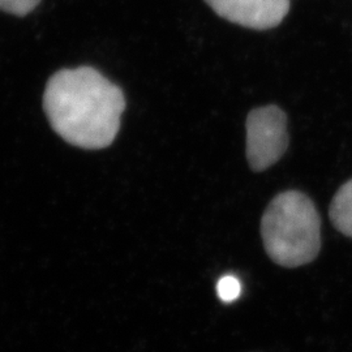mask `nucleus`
<instances>
[{
    "instance_id": "1",
    "label": "nucleus",
    "mask_w": 352,
    "mask_h": 352,
    "mask_svg": "<svg viewBox=\"0 0 352 352\" xmlns=\"http://www.w3.org/2000/svg\"><path fill=\"white\" fill-rule=\"evenodd\" d=\"M43 110L52 129L68 144L88 151L110 146L120 129L126 98L91 67L62 69L51 76Z\"/></svg>"
},
{
    "instance_id": "2",
    "label": "nucleus",
    "mask_w": 352,
    "mask_h": 352,
    "mask_svg": "<svg viewBox=\"0 0 352 352\" xmlns=\"http://www.w3.org/2000/svg\"><path fill=\"white\" fill-rule=\"evenodd\" d=\"M265 251L276 264L298 267L315 260L321 250V219L314 201L287 190L269 204L261 221Z\"/></svg>"
},
{
    "instance_id": "3",
    "label": "nucleus",
    "mask_w": 352,
    "mask_h": 352,
    "mask_svg": "<svg viewBox=\"0 0 352 352\" xmlns=\"http://www.w3.org/2000/svg\"><path fill=\"white\" fill-rule=\"evenodd\" d=\"M289 146L287 118L277 106L252 110L247 118V160L261 173L277 164Z\"/></svg>"
},
{
    "instance_id": "4",
    "label": "nucleus",
    "mask_w": 352,
    "mask_h": 352,
    "mask_svg": "<svg viewBox=\"0 0 352 352\" xmlns=\"http://www.w3.org/2000/svg\"><path fill=\"white\" fill-rule=\"evenodd\" d=\"M214 12L232 24L266 30L287 16L289 0H205Z\"/></svg>"
},
{
    "instance_id": "5",
    "label": "nucleus",
    "mask_w": 352,
    "mask_h": 352,
    "mask_svg": "<svg viewBox=\"0 0 352 352\" xmlns=\"http://www.w3.org/2000/svg\"><path fill=\"white\" fill-rule=\"evenodd\" d=\"M329 214L334 227L352 238V179L338 189L330 204Z\"/></svg>"
},
{
    "instance_id": "6",
    "label": "nucleus",
    "mask_w": 352,
    "mask_h": 352,
    "mask_svg": "<svg viewBox=\"0 0 352 352\" xmlns=\"http://www.w3.org/2000/svg\"><path fill=\"white\" fill-rule=\"evenodd\" d=\"M241 285L239 279L234 276L221 278L217 285V294L222 302H231L239 298Z\"/></svg>"
},
{
    "instance_id": "7",
    "label": "nucleus",
    "mask_w": 352,
    "mask_h": 352,
    "mask_svg": "<svg viewBox=\"0 0 352 352\" xmlns=\"http://www.w3.org/2000/svg\"><path fill=\"white\" fill-rule=\"evenodd\" d=\"M41 0H0V11L14 16H25L32 12Z\"/></svg>"
}]
</instances>
